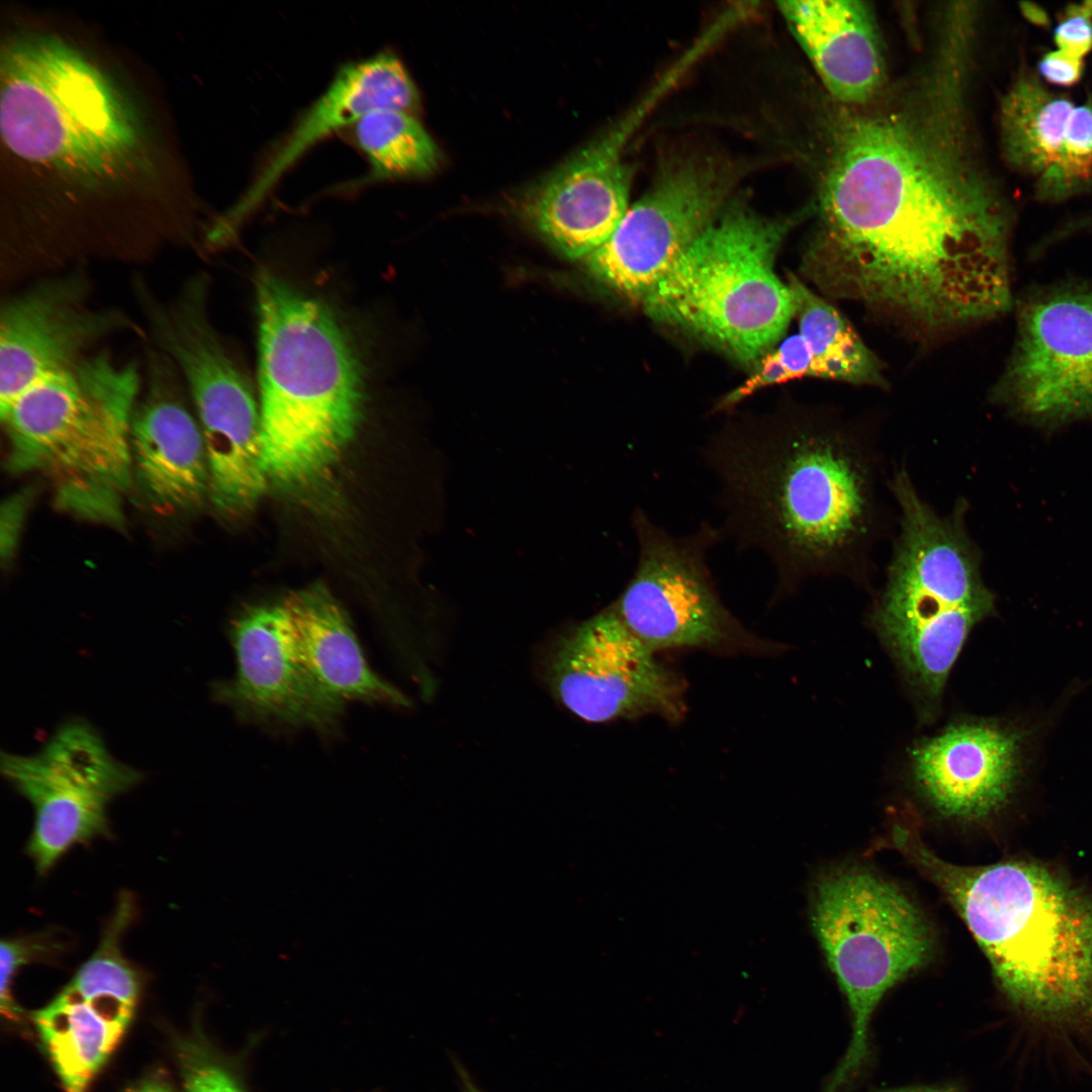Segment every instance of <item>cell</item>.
<instances>
[{
	"instance_id": "cell-1",
	"label": "cell",
	"mask_w": 1092,
	"mask_h": 1092,
	"mask_svg": "<svg viewBox=\"0 0 1092 1092\" xmlns=\"http://www.w3.org/2000/svg\"><path fill=\"white\" fill-rule=\"evenodd\" d=\"M833 119L803 269L822 291L923 332L1012 306L1009 204L980 167L966 90L941 77Z\"/></svg>"
},
{
	"instance_id": "cell-2",
	"label": "cell",
	"mask_w": 1092,
	"mask_h": 1092,
	"mask_svg": "<svg viewBox=\"0 0 1092 1092\" xmlns=\"http://www.w3.org/2000/svg\"><path fill=\"white\" fill-rule=\"evenodd\" d=\"M727 533L762 551L778 592L815 577L868 585L892 526L880 445L834 424H793L705 445Z\"/></svg>"
},
{
	"instance_id": "cell-3",
	"label": "cell",
	"mask_w": 1092,
	"mask_h": 1092,
	"mask_svg": "<svg viewBox=\"0 0 1092 1092\" xmlns=\"http://www.w3.org/2000/svg\"><path fill=\"white\" fill-rule=\"evenodd\" d=\"M892 843L946 898L1023 1023L1028 1063L1092 1084V900L1034 863L948 862L914 828Z\"/></svg>"
},
{
	"instance_id": "cell-4",
	"label": "cell",
	"mask_w": 1092,
	"mask_h": 1092,
	"mask_svg": "<svg viewBox=\"0 0 1092 1092\" xmlns=\"http://www.w3.org/2000/svg\"><path fill=\"white\" fill-rule=\"evenodd\" d=\"M264 465L282 488L314 483L362 418L364 374L333 311L268 270L256 280Z\"/></svg>"
},
{
	"instance_id": "cell-5",
	"label": "cell",
	"mask_w": 1092,
	"mask_h": 1092,
	"mask_svg": "<svg viewBox=\"0 0 1092 1092\" xmlns=\"http://www.w3.org/2000/svg\"><path fill=\"white\" fill-rule=\"evenodd\" d=\"M888 489L898 532L871 619L922 713L932 714L970 633L994 614L995 595L967 526V500L939 513L904 464L894 468Z\"/></svg>"
},
{
	"instance_id": "cell-6",
	"label": "cell",
	"mask_w": 1092,
	"mask_h": 1092,
	"mask_svg": "<svg viewBox=\"0 0 1092 1092\" xmlns=\"http://www.w3.org/2000/svg\"><path fill=\"white\" fill-rule=\"evenodd\" d=\"M0 125L11 156L84 189L126 181L145 154L140 122L118 89L53 34L22 33L4 43Z\"/></svg>"
},
{
	"instance_id": "cell-7",
	"label": "cell",
	"mask_w": 1092,
	"mask_h": 1092,
	"mask_svg": "<svg viewBox=\"0 0 1092 1092\" xmlns=\"http://www.w3.org/2000/svg\"><path fill=\"white\" fill-rule=\"evenodd\" d=\"M142 376L105 351L37 382L0 412L14 470H38L65 509L115 520L133 478L129 428Z\"/></svg>"
},
{
	"instance_id": "cell-8",
	"label": "cell",
	"mask_w": 1092,
	"mask_h": 1092,
	"mask_svg": "<svg viewBox=\"0 0 1092 1092\" xmlns=\"http://www.w3.org/2000/svg\"><path fill=\"white\" fill-rule=\"evenodd\" d=\"M797 218L725 205L642 301L645 313L740 363H757L795 315L774 264Z\"/></svg>"
},
{
	"instance_id": "cell-9",
	"label": "cell",
	"mask_w": 1092,
	"mask_h": 1092,
	"mask_svg": "<svg viewBox=\"0 0 1092 1092\" xmlns=\"http://www.w3.org/2000/svg\"><path fill=\"white\" fill-rule=\"evenodd\" d=\"M813 931L849 1005L852 1037L827 1092H835L868 1054V1029L885 993L927 965L933 944L912 901L863 868L822 876L811 897Z\"/></svg>"
},
{
	"instance_id": "cell-10",
	"label": "cell",
	"mask_w": 1092,
	"mask_h": 1092,
	"mask_svg": "<svg viewBox=\"0 0 1092 1092\" xmlns=\"http://www.w3.org/2000/svg\"><path fill=\"white\" fill-rule=\"evenodd\" d=\"M638 558L612 606L625 626L654 652L700 649L768 655L778 645L746 629L720 598L708 564L722 532L704 524L670 534L638 509L632 517Z\"/></svg>"
},
{
	"instance_id": "cell-11",
	"label": "cell",
	"mask_w": 1092,
	"mask_h": 1092,
	"mask_svg": "<svg viewBox=\"0 0 1092 1092\" xmlns=\"http://www.w3.org/2000/svg\"><path fill=\"white\" fill-rule=\"evenodd\" d=\"M993 401L1036 428L1092 419V282L1028 293Z\"/></svg>"
},
{
	"instance_id": "cell-12",
	"label": "cell",
	"mask_w": 1092,
	"mask_h": 1092,
	"mask_svg": "<svg viewBox=\"0 0 1092 1092\" xmlns=\"http://www.w3.org/2000/svg\"><path fill=\"white\" fill-rule=\"evenodd\" d=\"M0 768L34 811L26 852L40 875L72 846L107 834L108 805L143 780L83 719L63 723L32 754L2 751Z\"/></svg>"
},
{
	"instance_id": "cell-13",
	"label": "cell",
	"mask_w": 1092,
	"mask_h": 1092,
	"mask_svg": "<svg viewBox=\"0 0 1092 1092\" xmlns=\"http://www.w3.org/2000/svg\"><path fill=\"white\" fill-rule=\"evenodd\" d=\"M559 702L589 723L656 716L678 723L687 685L641 642L611 606L554 646L546 667Z\"/></svg>"
},
{
	"instance_id": "cell-14",
	"label": "cell",
	"mask_w": 1092,
	"mask_h": 1092,
	"mask_svg": "<svg viewBox=\"0 0 1092 1092\" xmlns=\"http://www.w3.org/2000/svg\"><path fill=\"white\" fill-rule=\"evenodd\" d=\"M732 178L713 159L671 163L584 259L588 274L621 297L642 303L725 206Z\"/></svg>"
},
{
	"instance_id": "cell-15",
	"label": "cell",
	"mask_w": 1092,
	"mask_h": 1092,
	"mask_svg": "<svg viewBox=\"0 0 1092 1092\" xmlns=\"http://www.w3.org/2000/svg\"><path fill=\"white\" fill-rule=\"evenodd\" d=\"M133 902L122 895L93 954L32 1020L65 1092H86L129 1025L141 980L121 951Z\"/></svg>"
},
{
	"instance_id": "cell-16",
	"label": "cell",
	"mask_w": 1092,
	"mask_h": 1092,
	"mask_svg": "<svg viewBox=\"0 0 1092 1092\" xmlns=\"http://www.w3.org/2000/svg\"><path fill=\"white\" fill-rule=\"evenodd\" d=\"M81 269L50 276L4 299L0 310V412L44 378L73 368L100 341L136 324L90 304Z\"/></svg>"
},
{
	"instance_id": "cell-17",
	"label": "cell",
	"mask_w": 1092,
	"mask_h": 1092,
	"mask_svg": "<svg viewBox=\"0 0 1092 1092\" xmlns=\"http://www.w3.org/2000/svg\"><path fill=\"white\" fill-rule=\"evenodd\" d=\"M634 121L594 140L521 194L518 215L561 257L587 258L626 213L631 170L622 152Z\"/></svg>"
},
{
	"instance_id": "cell-18",
	"label": "cell",
	"mask_w": 1092,
	"mask_h": 1092,
	"mask_svg": "<svg viewBox=\"0 0 1092 1092\" xmlns=\"http://www.w3.org/2000/svg\"><path fill=\"white\" fill-rule=\"evenodd\" d=\"M235 675L212 684L214 700L240 719L332 733L345 702L330 693L292 654L280 604L244 610L232 623Z\"/></svg>"
},
{
	"instance_id": "cell-19",
	"label": "cell",
	"mask_w": 1092,
	"mask_h": 1092,
	"mask_svg": "<svg viewBox=\"0 0 1092 1092\" xmlns=\"http://www.w3.org/2000/svg\"><path fill=\"white\" fill-rule=\"evenodd\" d=\"M998 129L1004 161L1039 201L1092 190V96L1076 103L1023 70L1001 98Z\"/></svg>"
},
{
	"instance_id": "cell-20",
	"label": "cell",
	"mask_w": 1092,
	"mask_h": 1092,
	"mask_svg": "<svg viewBox=\"0 0 1092 1092\" xmlns=\"http://www.w3.org/2000/svg\"><path fill=\"white\" fill-rule=\"evenodd\" d=\"M188 388L203 436L209 469V496L217 508L237 513L265 492L260 412L244 373L220 344H206L183 361Z\"/></svg>"
},
{
	"instance_id": "cell-21",
	"label": "cell",
	"mask_w": 1092,
	"mask_h": 1092,
	"mask_svg": "<svg viewBox=\"0 0 1092 1092\" xmlns=\"http://www.w3.org/2000/svg\"><path fill=\"white\" fill-rule=\"evenodd\" d=\"M1024 734L994 720L957 721L910 752L913 781L941 815L980 820L1008 800L1023 768Z\"/></svg>"
},
{
	"instance_id": "cell-22",
	"label": "cell",
	"mask_w": 1092,
	"mask_h": 1092,
	"mask_svg": "<svg viewBox=\"0 0 1092 1092\" xmlns=\"http://www.w3.org/2000/svg\"><path fill=\"white\" fill-rule=\"evenodd\" d=\"M418 106V90L394 55L382 52L342 67L268 158L243 197L212 225V236L229 243L288 169L330 134L377 109L413 113Z\"/></svg>"
},
{
	"instance_id": "cell-23",
	"label": "cell",
	"mask_w": 1092,
	"mask_h": 1092,
	"mask_svg": "<svg viewBox=\"0 0 1092 1092\" xmlns=\"http://www.w3.org/2000/svg\"><path fill=\"white\" fill-rule=\"evenodd\" d=\"M147 380L129 428L133 477L154 505L194 509L210 486L200 425L183 402L178 371L157 349L148 353Z\"/></svg>"
},
{
	"instance_id": "cell-24",
	"label": "cell",
	"mask_w": 1092,
	"mask_h": 1092,
	"mask_svg": "<svg viewBox=\"0 0 1092 1092\" xmlns=\"http://www.w3.org/2000/svg\"><path fill=\"white\" fill-rule=\"evenodd\" d=\"M793 34L831 97L860 107L879 92L884 75L872 9L855 0L780 2Z\"/></svg>"
},
{
	"instance_id": "cell-25",
	"label": "cell",
	"mask_w": 1092,
	"mask_h": 1092,
	"mask_svg": "<svg viewBox=\"0 0 1092 1092\" xmlns=\"http://www.w3.org/2000/svg\"><path fill=\"white\" fill-rule=\"evenodd\" d=\"M281 605L292 654L330 693L344 702L405 705L369 667L347 613L326 587L292 592Z\"/></svg>"
},
{
	"instance_id": "cell-26",
	"label": "cell",
	"mask_w": 1092,
	"mask_h": 1092,
	"mask_svg": "<svg viewBox=\"0 0 1092 1092\" xmlns=\"http://www.w3.org/2000/svg\"><path fill=\"white\" fill-rule=\"evenodd\" d=\"M787 284L813 377L884 388L887 381L881 362L847 320L795 275L788 276Z\"/></svg>"
},
{
	"instance_id": "cell-27",
	"label": "cell",
	"mask_w": 1092,
	"mask_h": 1092,
	"mask_svg": "<svg viewBox=\"0 0 1092 1092\" xmlns=\"http://www.w3.org/2000/svg\"><path fill=\"white\" fill-rule=\"evenodd\" d=\"M352 129L374 180L424 176L438 166V148L412 113L377 109L361 117Z\"/></svg>"
},
{
	"instance_id": "cell-28",
	"label": "cell",
	"mask_w": 1092,
	"mask_h": 1092,
	"mask_svg": "<svg viewBox=\"0 0 1092 1092\" xmlns=\"http://www.w3.org/2000/svg\"><path fill=\"white\" fill-rule=\"evenodd\" d=\"M182 1092H247L235 1069L202 1039L178 1044Z\"/></svg>"
},
{
	"instance_id": "cell-29",
	"label": "cell",
	"mask_w": 1092,
	"mask_h": 1092,
	"mask_svg": "<svg viewBox=\"0 0 1092 1092\" xmlns=\"http://www.w3.org/2000/svg\"><path fill=\"white\" fill-rule=\"evenodd\" d=\"M1 1012L8 1019H16L19 1009L12 998V982L21 968L52 953L56 945L43 937H15L1 941Z\"/></svg>"
},
{
	"instance_id": "cell-30",
	"label": "cell",
	"mask_w": 1092,
	"mask_h": 1092,
	"mask_svg": "<svg viewBox=\"0 0 1092 1092\" xmlns=\"http://www.w3.org/2000/svg\"><path fill=\"white\" fill-rule=\"evenodd\" d=\"M1057 50L1084 60L1092 51V1L1069 5L1054 29Z\"/></svg>"
},
{
	"instance_id": "cell-31",
	"label": "cell",
	"mask_w": 1092,
	"mask_h": 1092,
	"mask_svg": "<svg viewBox=\"0 0 1092 1092\" xmlns=\"http://www.w3.org/2000/svg\"><path fill=\"white\" fill-rule=\"evenodd\" d=\"M1039 78L1051 84L1069 87L1076 84L1084 73V60L1054 50L1042 55L1037 63Z\"/></svg>"
},
{
	"instance_id": "cell-32",
	"label": "cell",
	"mask_w": 1092,
	"mask_h": 1092,
	"mask_svg": "<svg viewBox=\"0 0 1092 1092\" xmlns=\"http://www.w3.org/2000/svg\"><path fill=\"white\" fill-rule=\"evenodd\" d=\"M24 504L23 497L14 496L2 509V517L7 519V530L2 532L1 537L3 558H9L15 548L16 536L24 515Z\"/></svg>"
},
{
	"instance_id": "cell-33",
	"label": "cell",
	"mask_w": 1092,
	"mask_h": 1092,
	"mask_svg": "<svg viewBox=\"0 0 1092 1092\" xmlns=\"http://www.w3.org/2000/svg\"><path fill=\"white\" fill-rule=\"evenodd\" d=\"M1082 233H1092V212L1073 218L1062 224L1061 228L1056 229L1042 241V246L1048 247L1070 236Z\"/></svg>"
},
{
	"instance_id": "cell-34",
	"label": "cell",
	"mask_w": 1092,
	"mask_h": 1092,
	"mask_svg": "<svg viewBox=\"0 0 1092 1092\" xmlns=\"http://www.w3.org/2000/svg\"><path fill=\"white\" fill-rule=\"evenodd\" d=\"M123 1092H174L169 1078L161 1071L153 1072L131 1084Z\"/></svg>"
},
{
	"instance_id": "cell-35",
	"label": "cell",
	"mask_w": 1092,
	"mask_h": 1092,
	"mask_svg": "<svg viewBox=\"0 0 1092 1092\" xmlns=\"http://www.w3.org/2000/svg\"><path fill=\"white\" fill-rule=\"evenodd\" d=\"M1022 14L1032 23L1045 25L1049 23L1048 15L1045 11L1036 6L1033 3L1025 2L1020 4Z\"/></svg>"
},
{
	"instance_id": "cell-36",
	"label": "cell",
	"mask_w": 1092,
	"mask_h": 1092,
	"mask_svg": "<svg viewBox=\"0 0 1092 1092\" xmlns=\"http://www.w3.org/2000/svg\"><path fill=\"white\" fill-rule=\"evenodd\" d=\"M454 1066L460 1081L461 1092H482L475 1085L468 1072L458 1061H454Z\"/></svg>"
},
{
	"instance_id": "cell-37",
	"label": "cell",
	"mask_w": 1092,
	"mask_h": 1092,
	"mask_svg": "<svg viewBox=\"0 0 1092 1092\" xmlns=\"http://www.w3.org/2000/svg\"><path fill=\"white\" fill-rule=\"evenodd\" d=\"M897 1092H949V1091H946V1090H911V1091H909V1090H907V1091H897Z\"/></svg>"
}]
</instances>
